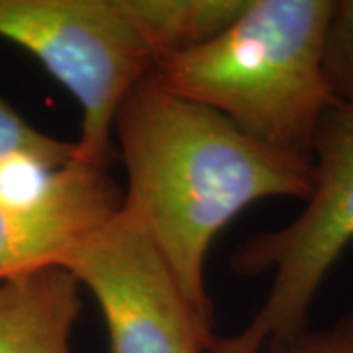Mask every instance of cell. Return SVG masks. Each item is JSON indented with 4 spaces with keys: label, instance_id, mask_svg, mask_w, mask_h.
Here are the masks:
<instances>
[{
    "label": "cell",
    "instance_id": "6da1fadb",
    "mask_svg": "<svg viewBox=\"0 0 353 353\" xmlns=\"http://www.w3.org/2000/svg\"><path fill=\"white\" fill-rule=\"evenodd\" d=\"M126 169L122 208L148 230L192 306L212 320L204 263L216 236L252 204L306 201L310 157L279 152L145 75L114 116Z\"/></svg>",
    "mask_w": 353,
    "mask_h": 353
},
{
    "label": "cell",
    "instance_id": "7a4b0ae2",
    "mask_svg": "<svg viewBox=\"0 0 353 353\" xmlns=\"http://www.w3.org/2000/svg\"><path fill=\"white\" fill-rule=\"evenodd\" d=\"M334 0H250L212 41L155 61L148 77L279 152L312 159L334 104L322 48Z\"/></svg>",
    "mask_w": 353,
    "mask_h": 353
},
{
    "label": "cell",
    "instance_id": "3957f363",
    "mask_svg": "<svg viewBox=\"0 0 353 353\" xmlns=\"http://www.w3.org/2000/svg\"><path fill=\"white\" fill-rule=\"evenodd\" d=\"M314 183L287 226L241 241L232 269L241 277L273 273L263 304L245 328L216 338L210 353L277 352L308 330L316 294L353 243V106L334 102L312 143Z\"/></svg>",
    "mask_w": 353,
    "mask_h": 353
},
{
    "label": "cell",
    "instance_id": "277c9868",
    "mask_svg": "<svg viewBox=\"0 0 353 353\" xmlns=\"http://www.w3.org/2000/svg\"><path fill=\"white\" fill-rule=\"evenodd\" d=\"M0 38L34 55L73 94L79 159L108 167L114 116L152 69L118 0H0Z\"/></svg>",
    "mask_w": 353,
    "mask_h": 353
},
{
    "label": "cell",
    "instance_id": "5b68a950",
    "mask_svg": "<svg viewBox=\"0 0 353 353\" xmlns=\"http://www.w3.org/2000/svg\"><path fill=\"white\" fill-rule=\"evenodd\" d=\"M59 267L101 308L110 353H210L212 320L181 289L171 265L138 220L120 206L65 252Z\"/></svg>",
    "mask_w": 353,
    "mask_h": 353
},
{
    "label": "cell",
    "instance_id": "8992f818",
    "mask_svg": "<svg viewBox=\"0 0 353 353\" xmlns=\"http://www.w3.org/2000/svg\"><path fill=\"white\" fill-rule=\"evenodd\" d=\"M122 196L108 167L79 157L32 194L0 192V281L59 265L81 236L120 210Z\"/></svg>",
    "mask_w": 353,
    "mask_h": 353
},
{
    "label": "cell",
    "instance_id": "52a82bcc",
    "mask_svg": "<svg viewBox=\"0 0 353 353\" xmlns=\"http://www.w3.org/2000/svg\"><path fill=\"white\" fill-rule=\"evenodd\" d=\"M81 290L59 265L0 281V353H73Z\"/></svg>",
    "mask_w": 353,
    "mask_h": 353
},
{
    "label": "cell",
    "instance_id": "ba28073f",
    "mask_svg": "<svg viewBox=\"0 0 353 353\" xmlns=\"http://www.w3.org/2000/svg\"><path fill=\"white\" fill-rule=\"evenodd\" d=\"M248 4L250 0H118L152 65L212 41Z\"/></svg>",
    "mask_w": 353,
    "mask_h": 353
},
{
    "label": "cell",
    "instance_id": "9c48e42d",
    "mask_svg": "<svg viewBox=\"0 0 353 353\" xmlns=\"http://www.w3.org/2000/svg\"><path fill=\"white\" fill-rule=\"evenodd\" d=\"M79 157L75 141L51 138L34 128L0 97V175L18 161H34L48 169H61Z\"/></svg>",
    "mask_w": 353,
    "mask_h": 353
},
{
    "label": "cell",
    "instance_id": "30bf717a",
    "mask_svg": "<svg viewBox=\"0 0 353 353\" xmlns=\"http://www.w3.org/2000/svg\"><path fill=\"white\" fill-rule=\"evenodd\" d=\"M322 67L334 102L353 106V0H334L324 34Z\"/></svg>",
    "mask_w": 353,
    "mask_h": 353
},
{
    "label": "cell",
    "instance_id": "8fae6325",
    "mask_svg": "<svg viewBox=\"0 0 353 353\" xmlns=\"http://www.w3.org/2000/svg\"><path fill=\"white\" fill-rule=\"evenodd\" d=\"M275 353H353V312L330 328L306 330L303 336L279 347Z\"/></svg>",
    "mask_w": 353,
    "mask_h": 353
}]
</instances>
